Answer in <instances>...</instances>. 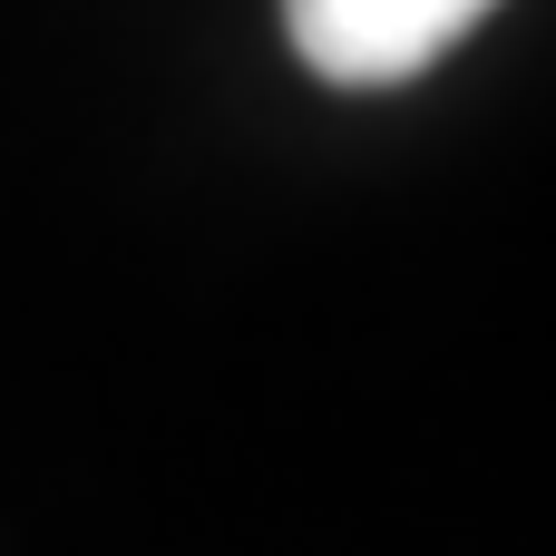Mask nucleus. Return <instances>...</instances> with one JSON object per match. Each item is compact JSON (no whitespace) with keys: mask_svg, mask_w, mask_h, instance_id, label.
Returning a JSON list of instances; mask_svg holds the SVG:
<instances>
[{"mask_svg":"<svg viewBox=\"0 0 556 556\" xmlns=\"http://www.w3.org/2000/svg\"><path fill=\"white\" fill-rule=\"evenodd\" d=\"M498 0H283V39L332 88H401L459 49Z\"/></svg>","mask_w":556,"mask_h":556,"instance_id":"obj_1","label":"nucleus"}]
</instances>
